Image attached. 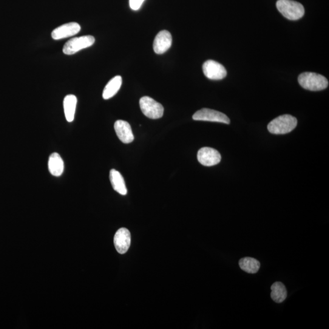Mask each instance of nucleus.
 Segmentation results:
<instances>
[{"mask_svg": "<svg viewBox=\"0 0 329 329\" xmlns=\"http://www.w3.org/2000/svg\"><path fill=\"white\" fill-rule=\"evenodd\" d=\"M198 161L204 166L212 167L219 163L221 160V154L217 150L212 147H204L198 151Z\"/></svg>", "mask_w": 329, "mask_h": 329, "instance_id": "nucleus-8", "label": "nucleus"}, {"mask_svg": "<svg viewBox=\"0 0 329 329\" xmlns=\"http://www.w3.org/2000/svg\"><path fill=\"white\" fill-rule=\"evenodd\" d=\"M297 119L290 115H280L268 124L269 132L273 134H285L296 127Z\"/></svg>", "mask_w": 329, "mask_h": 329, "instance_id": "nucleus-2", "label": "nucleus"}, {"mask_svg": "<svg viewBox=\"0 0 329 329\" xmlns=\"http://www.w3.org/2000/svg\"><path fill=\"white\" fill-rule=\"evenodd\" d=\"M95 39L92 36H84L73 38L68 41L63 47L65 55H72L79 51L92 46Z\"/></svg>", "mask_w": 329, "mask_h": 329, "instance_id": "nucleus-4", "label": "nucleus"}, {"mask_svg": "<svg viewBox=\"0 0 329 329\" xmlns=\"http://www.w3.org/2000/svg\"><path fill=\"white\" fill-rule=\"evenodd\" d=\"M172 44V36L168 31H161L157 34L153 44V49L158 55L166 53L171 47Z\"/></svg>", "mask_w": 329, "mask_h": 329, "instance_id": "nucleus-10", "label": "nucleus"}, {"mask_svg": "<svg viewBox=\"0 0 329 329\" xmlns=\"http://www.w3.org/2000/svg\"><path fill=\"white\" fill-rule=\"evenodd\" d=\"M276 7L278 11L290 21L301 19L305 13L302 5L293 0H278Z\"/></svg>", "mask_w": 329, "mask_h": 329, "instance_id": "nucleus-3", "label": "nucleus"}, {"mask_svg": "<svg viewBox=\"0 0 329 329\" xmlns=\"http://www.w3.org/2000/svg\"><path fill=\"white\" fill-rule=\"evenodd\" d=\"M130 232L126 228H121L116 232L114 237V245L118 253L125 254L130 245Z\"/></svg>", "mask_w": 329, "mask_h": 329, "instance_id": "nucleus-11", "label": "nucleus"}, {"mask_svg": "<svg viewBox=\"0 0 329 329\" xmlns=\"http://www.w3.org/2000/svg\"><path fill=\"white\" fill-rule=\"evenodd\" d=\"M48 167L51 175L54 177H59L63 174L64 162L58 153L54 152L50 155Z\"/></svg>", "mask_w": 329, "mask_h": 329, "instance_id": "nucleus-13", "label": "nucleus"}, {"mask_svg": "<svg viewBox=\"0 0 329 329\" xmlns=\"http://www.w3.org/2000/svg\"><path fill=\"white\" fill-rule=\"evenodd\" d=\"M144 0H129L130 8L132 10L137 11L143 4Z\"/></svg>", "mask_w": 329, "mask_h": 329, "instance_id": "nucleus-19", "label": "nucleus"}, {"mask_svg": "<svg viewBox=\"0 0 329 329\" xmlns=\"http://www.w3.org/2000/svg\"><path fill=\"white\" fill-rule=\"evenodd\" d=\"M239 266L240 268L246 273L255 274L259 270L260 263L254 258L245 257L240 260Z\"/></svg>", "mask_w": 329, "mask_h": 329, "instance_id": "nucleus-18", "label": "nucleus"}, {"mask_svg": "<svg viewBox=\"0 0 329 329\" xmlns=\"http://www.w3.org/2000/svg\"><path fill=\"white\" fill-rule=\"evenodd\" d=\"M299 84L303 89L310 91H320L328 86V81L324 76L316 73L305 72L299 76Z\"/></svg>", "mask_w": 329, "mask_h": 329, "instance_id": "nucleus-1", "label": "nucleus"}, {"mask_svg": "<svg viewBox=\"0 0 329 329\" xmlns=\"http://www.w3.org/2000/svg\"><path fill=\"white\" fill-rule=\"evenodd\" d=\"M193 119L197 121L218 122V123L230 124V119L225 113L207 108L198 110L193 115Z\"/></svg>", "mask_w": 329, "mask_h": 329, "instance_id": "nucleus-6", "label": "nucleus"}, {"mask_svg": "<svg viewBox=\"0 0 329 329\" xmlns=\"http://www.w3.org/2000/svg\"><path fill=\"white\" fill-rule=\"evenodd\" d=\"M109 178L113 190L121 195H126L127 193L126 184L120 173L112 169L110 170Z\"/></svg>", "mask_w": 329, "mask_h": 329, "instance_id": "nucleus-14", "label": "nucleus"}, {"mask_svg": "<svg viewBox=\"0 0 329 329\" xmlns=\"http://www.w3.org/2000/svg\"><path fill=\"white\" fill-rule=\"evenodd\" d=\"M77 102V98L74 95H68L64 98L63 102L64 113L65 118L68 122H72L75 118Z\"/></svg>", "mask_w": 329, "mask_h": 329, "instance_id": "nucleus-15", "label": "nucleus"}, {"mask_svg": "<svg viewBox=\"0 0 329 329\" xmlns=\"http://www.w3.org/2000/svg\"><path fill=\"white\" fill-rule=\"evenodd\" d=\"M116 134L122 142L128 144L132 142L134 139L131 127L128 122L119 120L114 124Z\"/></svg>", "mask_w": 329, "mask_h": 329, "instance_id": "nucleus-12", "label": "nucleus"}, {"mask_svg": "<svg viewBox=\"0 0 329 329\" xmlns=\"http://www.w3.org/2000/svg\"><path fill=\"white\" fill-rule=\"evenodd\" d=\"M271 297L272 299L276 303H281L284 301L287 297V291L285 286L282 282H276L271 285Z\"/></svg>", "mask_w": 329, "mask_h": 329, "instance_id": "nucleus-17", "label": "nucleus"}, {"mask_svg": "<svg viewBox=\"0 0 329 329\" xmlns=\"http://www.w3.org/2000/svg\"><path fill=\"white\" fill-rule=\"evenodd\" d=\"M140 107L143 114L147 118L158 119L163 115L162 105L149 96H143L140 99Z\"/></svg>", "mask_w": 329, "mask_h": 329, "instance_id": "nucleus-5", "label": "nucleus"}, {"mask_svg": "<svg viewBox=\"0 0 329 329\" xmlns=\"http://www.w3.org/2000/svg\"><path fill=\"white\" fill-rule=\"evenodd\" d=\"M203 70L206 77L212 80H221L225 78L227 75V71L225 67L213 60L204 62Z\"/></svg>", "mask_w": 329, "mask_h": 329, "instance_id": "nucleus-7", "label": "nucleus"}, {"mask_svg": "<svg viewBox=\"0 0 329 329\" xmlns=\"http://www.w3.org/2000/svg\"><path fill=\"white\" fill-rule=\"evenodd\" d=\"M122 84V78L117 76L110 79L105 87L103 92V98L104 100H109L117 94L120 90Z\"/></svg>", "mask_w": 329, "mask_h": 329, "instance_id": "nucleus-16", "label": "nucleus"}, {"mask_svg": "<svg viewBox=\"0 0 329 329\" xmlns=\"http://www.w3.org/2000/svg\"><path fill=\"white\" fill-rule=\"evenodd\" d=\"M81 28L80 25L76 22L61 25L53 31L52 37L54 40H61L77 35Z\"/></svg>", "mask_w": 329, "mask_h": 329, "instance_id": "nucleus-9", "label": "nucleus"}]
</instances>
